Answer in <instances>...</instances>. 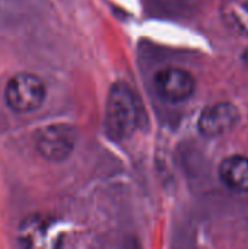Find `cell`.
I'll use <instances>...</instances> for the list:
<instances>
[{"instance_id":"obj_1","label":"cell","mask_w":248,"mask_h":249,"mask_svg":"<svg viewBox=\"0 0 248 249\" xmlns=\"http://www.w3.org/2000/svg\"><path fill=\"white\" fill-rule=\"evenodd\" d=\"M139 124V104L126 83H115L107 99V128L110 134L123 140L130 137Z\"/></svg>"},{"instance_id":"obj_5","label":"cell","mask_w":248,"mask_h":249,"mask_svg":"<svg viewBox=\"0 0 248 249\" xmlns=\"http://www.w3.org/2000/svg\"><path fill=\"white\" fill-rule=\"evenodd\" d=\"M238 121V108L229 102H219L203 109L199 117V130L206 137H218L229 133Z\"/></svg>"},{"instance_id":"obj_3","label":"cell","mask_w":248,"mask_h":249,"mask_svg":"<svg viewBox=\"0 0 248 249\" xmlns=\"http://www.w3.org/2000/svg\"><path fill=\"white\" fill-rule=\"evenodd\" d=\"M35 147L47 160H64L75 147V131L67 124L47 125L37 133Z\"/></svg>"},{"instance_id":"obj_7","label":"cell","mask_w":248,"mask_h":249,"mask_svg":"<svg viewBox=\"0 0 248 249\" xmlns=\"http://www.w3.org/2000/svg\"><path fill=\"white\" fill-rule=\"evenodd\" d=\"M244 61H246V64L248 66V48L246 50V53H244Z\"/></svg>"},{"instance_id":"obj_2","label":"cell","mask_w":248,"mask_h":249,"mask_svg":"<svg viewBox=\"0 0 248 249\" xmlns=\"http://www.w3.org/2000/svg\"><path fill=\"white\" fill-rule=\"evenodd\" d=\"M6 104L19 114L38 109L45 99L44 82L32 73H18L6 85Z\"/></svg>"},{"instance_id":"obj_4","label":"cell","mask_w":248,"mask_h":249,"mask_svg":"<svg viewBox=\"0 0 248 249\" xmlns=\"http://www.w3.org/2000/svg\"><path fill=\"white\" fill-rule=\"evenodd\" d=\"M196 88V80L184 69L167 67L156 73L155 89L158 95L168 102H183L189 99Z\"/></svg>"},{"instance_id":"obj_6","label":"cell","mask_w":248,"mask_h":249,"mask_svg":"<svg viewBox=\"0 0 248 249\" xmlns=\"http://www.w3.org/2000/svg\"><path fill=\"white\" fill-rule=\"evenodd\" d=\"M219 178L225 187L237 193H248V158L234 155L222 160Z\"/></svg>"}]
</instances>
